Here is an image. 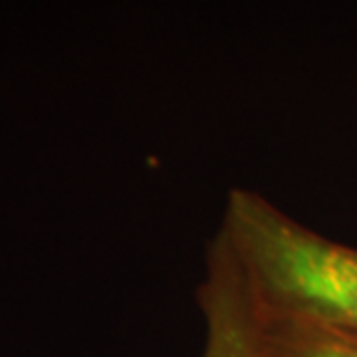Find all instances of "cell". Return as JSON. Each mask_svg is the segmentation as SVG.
I'll list each match as a JSON object with an SVG mask.
<instances>
[{
	"label": "cell",
	"mask_w": 357,
	"mask_h": 357,
	"mask_svg": "<svg viewBox=\"0 0 357 357\" xmlns=\"http://www.w3.org/2000/svg\"><path fill=\"white\" fill-rule=\"evenodd\" d=\"M222 235L263 307L357 332V247L330 240L254 189H233Z\"/></svg>",
	"instance_id": "obj_1"
},
{
	"label": "cell",
	"mask_w": 357,
	"mask_h": 357,
	"mask_svg": "<svg viewBox=\"0 0 357 357\" xmlns=\"http://www.w3.org/2000/svg\"><path fill=\"white\" fill-rule=\"evenodd\" d=\"M196 300L205 323L201 357H265L261 309L222 231L205 254V275Z\"/></svg>",
	"instance_id": "obj_2"
},
{
	"label": "cell",
	"mask_w": 357,
	"mask_h": 357,
	"mask_svg": "<svg viewBox=\"0 0 357 357\" xmlns=\"http://www.w3.org/2000/svg\"><path fill=\"white\" fill-rule=\"evenodd\" d=\"M258 309L265 357H357V332L263 307L261 302Z\"/></svg>",
	"instance_id": "obj_3"
}]
</instances>
